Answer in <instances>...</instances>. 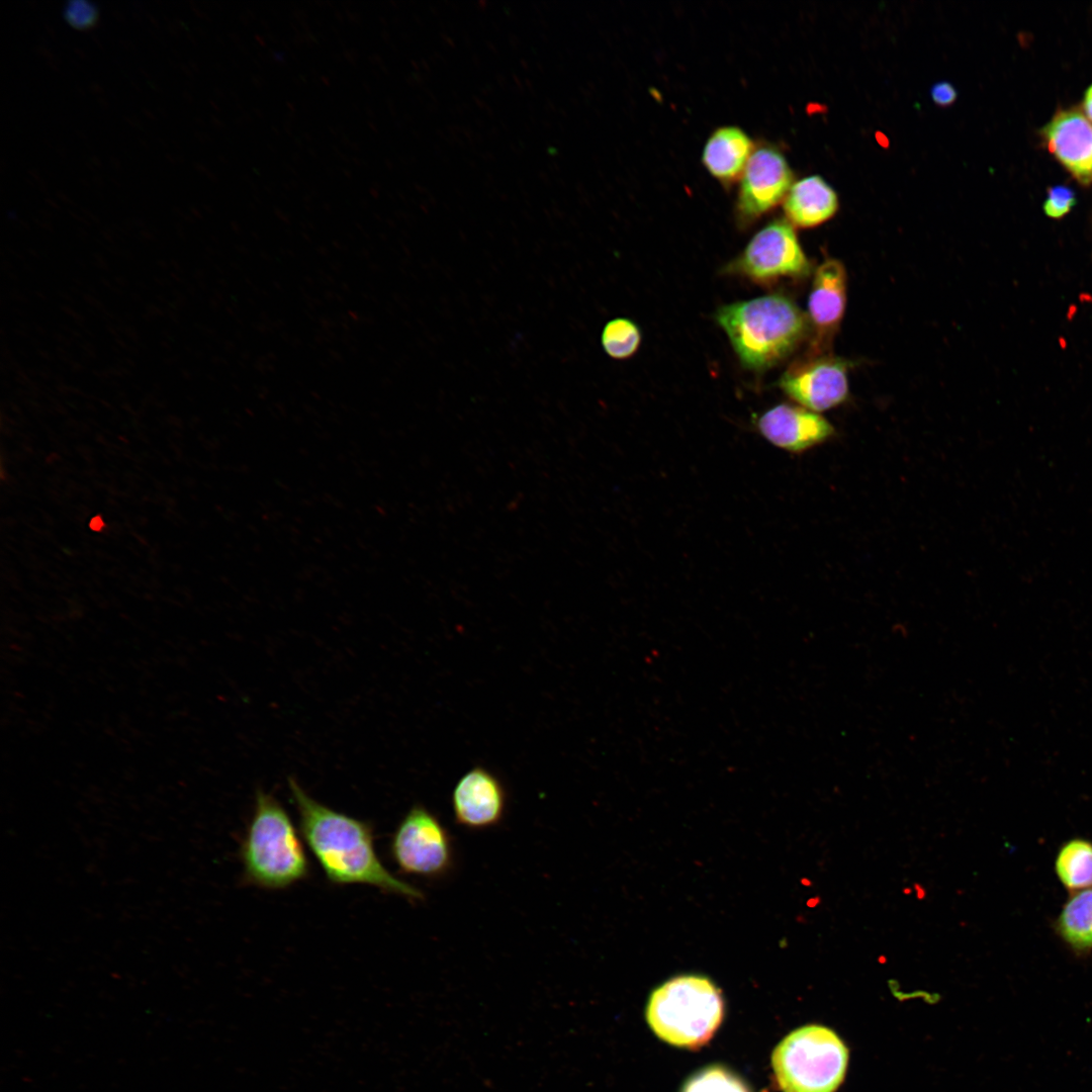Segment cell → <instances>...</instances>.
Instances as JSON below:
<instances>
[{
    "label": "cell",
    "mask_w": 1092,
    "mask_h": 1092,
    "mask_svg": "<svg viewBox=\"0 0 1092 1092\" xmlns=\"http://www.w3.org/2000/svg\"><path fill=\"white\" fill-rule=\"evenodd\" d=\"M931 97L936 104L946 106L954 101L957 92L949 83L939 82L932 87Z\"/></svg>",
    "instance_id": "obj_22"
},
{
    "label": "cell",
    "mask_w": 1092,
    "mask_h": 1092,
    "mask_svg": "<svg viewBox=\"0 0 1092 1092\" xmlns=\"http://www.w3.org/2000/svg\"><path fill=\"white\" fill-rule=\"evenodd\" d=\"M755 425L770 444L794 454L811 450L836 435L835 428L820 414L789 403L767 410Z\"/></svg>",
    "instance_id": "obj_11"
},
{
    "label": "cell",
    "mask_w": 1092,
    "mask_h": 1092,
    "mask_svg": "<svg viewBox=\"0 0 1092 1092\" xmlns=\"http://www.w3.org/2000/svg\"><path fill=\"white\" fill-rule=\"evenodd\" d=\"M390 855L405 875L438 879L453 866L452 838L440 819L423 805L413 806L398 823Z\"/></svg>",
    "instance_id": "obj_6"
},
{
    "label": "cell",
    "mask_w": 1092,
    "mask_h": 1092,
    "mask_svg": "<svg viewBox=\"0 0 1092 1092\" xmlns=\"http://www.w3.org/2000/svg\"><path fill=\"white\" fill-rule=\"evenodd\" d=\"M715 317L742 365L756 371L789 356L808 329L807 316L780 294L724 305Z\"/></svg>",
    "instance_id": "obj_3"
},
{
    "label": "cell",
    "mask_w": 1092,
    "mask_h": 1092,
    "mask_svg": "<svg viewBox=\"0 0 1092 1092\" xmlns=\"http://www.w3.org/2000/svg\"><path fill=\"white\" fill-rule=\"evenodd\" d=\"M65 20L78 30H89L99 20V10L95 3L87 0H70L64 5Z\"/></svg>",
    "instance_id": "obj_20"
},
{
    "label": "cell",
    "mask_w": 1092,
    "mask_h": 1092,
    "mask_svg": "<svg viewBox=\"0 0 1092 1092\" xmlns=\"http://www.w3.org/2000/svg\"><path fill=\"white\" fill-rule=\"evenodd\" d=\"M682 1092H749L743 1082L729 1071L712 1067L694 1076Z\"/></svg>",
    "instance_id": "obj_19"
},
{
    "label": "cell",
    "mask_w": 1092,
    "mask_h": 1092,
    "mask_svg": "<svg viewBox=\"0 0 1092 1092\" xmlns=\"http://www.w3.org/2000/svg\"><path fill=\"white\" fill-rule=\"evenodd\" d=\"M753 153L749 135L734 125L721 126L707 140L702 161L708 172L729 184L740 178Z\"/></svg>",
    "instance_id": "obj_15"
},
{
    "label": "cell",
    "mask_w": 1092,
    "mask_h": 1092,
    "mask_svg": "<svg viewBox=\"0 0 1092 1092\" xmlns=\"http://www.w3.org/2000/svg\"><path fill=\"white\" fill-rule=\"evenodd\" d=\"M288 788L301 835L331 884L368 885L411 900L424 898L420 889L392 875L382 863L371 823L321 804L292 778Z\"/></svg>",
    "instance_id": "obj_1"
},
{
    "label": "cell",
    "mask_w": 1092,
    "mask_h": 1092,
    "mask_svg": "<svg viewBox=\"0 0 1092 1092\" xmlns=\"http://www.w3.org/2000/svg\"><path fill=\"white\" fill-rule=\"evenodd\" d=\"M724 1014L720 991L707 978L675 977L654 990L646 1017L662 1040L676 1046L698 1049L707 1043Z\"/></svg>",
    "instance_id": "obj_4"
},
{
    "label": "cell",
    "mask_w": 1092,
    "mask_h": 1092,
    "mask_svg": "<svg viewBox=\"0 0 1092 1092\" xmlns=\"http://www.w3.org/2000/svg\"><path fill=\"white\" fill-rule=\"evenodd\" d=\"M507 803V791L502 781L479 765L461 776L451 796L456 823L470 830L498 825L505 817Z\"/></svg>",
    "instance_id": "obj_10"
},
{
    "label": "cell",
    "mask_w": 1092,
    "mask_h": 1092,
    "mask_svg": "<svg viewBox=\"0 0 1092 1092\" xmlns=\"http://www.w3.org/2000/svg\"><path fill=\"white\" fill-rule=\"evenodd\" d=\"M848 1051L831 1029H796L775 1049L774 1072L783 1092H835L843 1081Z\"/></svg>",
    "instance_id": "obj_5"
},
{
    "label": "cell",
    "mask_w": 1092,
    "mask_h": 1092,
    "mask_svg": "<svg viewBox=\"0 0 1092 1092\" xmlns=\"http://www.w3.org/2000/svg\"><path fill=\"white\" fill-rule=\"evenodd\" d=\"M1054 933L1079 959L1092 953V889L1070 893L1052 922Z\"/></svg>",
    "instance_id": "obj_16"
},
{
    "label": "cell",
    "mask_w": 1092,
    "mask_h": 1092,
    "mask_svg": "<svg viewBox=\"0 0 1092 1092\" xmlns=\"http://www.w3.org/2000/svg\"><path fill=\"white\" fill-rule=\"evenodd\" d=\"M239 856L243 881L265 890L289 888L310 874V861L289 814L260 789Z\"/></svg>",
    "instance_id": "obj_2"
},
{
    "label": "cell",
    "mask_w": 1092,
    "mask_h": 1092,
    "mask_svg": "<svg viewBox=\"0 0 1092 1092\" xmlns=\"http://www.w3.org/2000/svg\"><path fill=\"white\" fill-rule=\"evenodd\" d=\"M737 209L745 219H755L785 199L793 174L786 158L777 149L753 151L741 175Z\"/></svg>",
    "instance_id": "obj_9"
},
{
    "label": "cell",
    "mask_w": 1092,
    "mask_h": 1092,
    "mask_svg": "<svg viewBox=\"0 0 1092 1092\" xmlns=\"http://www.w3.org/2000/svg\"><path fill=\"white\" fill-rule=\"evenodd\" d=\"M837 209L836 192L818 175L796 181L784 199V211L788 221L804 229L824 223Z\"/></svg>",
    "instance_id": "obj_14"
},
{
    "label": "cell",
    "mask_w": 1092,
    "mask_h": 1092,
    "mask_svg": "<svg viewBox=\"0 0 1092 1092\" xmlns=\"http://www.w3.org/2000/svg\"><path fill=\"white\" fill-rule=\"evenodd\" d=\"M1049 150L1080 182L1092 181V122L1076 110L1062 111L1044 127Z\"/></svg>",
    "instance_id": "obj_13"
},
{
    "label": "cell",
    "mask_w": 1092,
    "mask_h": 1092,
    "mask_svg": "<svg viewBox=\"0 0 1092 1092\" xmlns=\"http://www.w3.org/2000/svg\"><path fill=\"white\" fill-rule=\"evenodd\" d=\"M1054 871L1069 894L1092 889V840L1076 836L1064 841L1056 853Z\"/></svg>",
    "instance_id": "obj_17"
},
{
    "label": "cell",
    "mask_w": 1092,
    "mask_h": 1092,
    "mask_svg": "<svg viewBox=\"0 0 1092 1092\" xmlns=\"http://www.w3.org/2000/svg\"><path fill=\"white\" fill-rule=\"evenodd\" d=\"M847 273L836 259L824 260L816 269L808 298V324L814 332V354L831 344L846 306Z\"/></svg>",
    "instance_id": "obj_12"
},
{
    "label": "cell",
    "mask_w": 1092,
    "mask_h": 1092,
    "mask_svg": "<svg viewBox=\"0 0 1092 1092\" xmlns=\"http://www.w3.org/2000/svg\"><path fill=\"white\" fill-rule=\"evenodd\" d=\"M640 341L641 334L637 325L624 317L609 321L601 335L604 351L617 360L631 357L638 350Z\"/></svg>",
    "instance_id": "obj_18"
},
{
    "label": "cell",
    "mask_w": 1092,
    "mask_h": 1092,
    "mask_svg": "<svg viewBox=\"0 0 1092 1092\" xmlns=\"http://www.w3.org/2000/svg\"><path fill=\"white\" fill-rule=\"evenodd\" d=\"M1084 111L1086 117L1092 121V85L1087 89L1084 96Z\"/></svg>",
    "instance_id": "obj_23"
},
{
    "label": "cell",
    "mask_w": 1092,
    "mask_h": 1092,
    "mask_svg": "<svg viewBox=\"0 0 1092 1092\" xmlns=\"http://www.w3.org/2000/svg\"><path fill=\"white\" fill-rule=\"evenodd\" d=\"M779 385L799 405L819 414L847 399V365L842 359L814 354L792 365Z\"/></svg>",
    "instance_id": "obj_8"
},
{
    "label": "cell",
    "mask_w": 1092,
    "mask_h": 1092,
    "mask_svg": "<svg viewBox=\"0 0 1092 1092\" xmlns=\"http://www.w3.org/2000/svg\"><path fill=\"white\" fill-rule=\"evenodd\" d=\"M1075 203V192L1070 187L1057 185L1049 189L1043 210L1052 218H1061L1072 209Z\"/></svg>",
    "instance_id": "obj_21"
},
{
    "label": "cell",
    "mask_w": 1092,
    "mask_h": 1092,
    "mask_svg": "<svg viewBox=\"0 0 1092 1092\" xmlns=\"http://www.w3.org/2000/svg\"><path fill=\"white\" fill-rule=\"evenodd\" d=\"M736 268L751 280L766 283L805 276L810 263L793 225L778 219L753 236L738 258Z\"/></svg>",
    "instance_id": "obj_7"
}]
</instances>
